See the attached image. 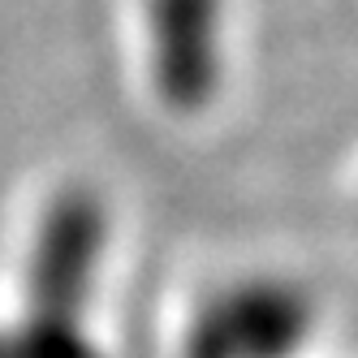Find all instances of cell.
Instances as JSON below:
<instances>
[{
    "mask_svg": "<svg viewBox=\"0 0 358 358\" xmlns=\"http://www.w3.org/2000/svg\"><path fill=\"white\" fill-rule=\"evenodd\" d=\"M311 337V302L285 280L216 294L186 332V358H294Z\"/></svg>",
    "mask_w": 358,
    "mask_h": 358,
    "instance_id": "obj_1",
    "label": "cell"
},
{
    "mask_svg": "<svg viewBox=\"0 0 358 358\" xmlns=\"http://www.w3.org/2000/svg\"><path fill=\"white\" fill-rule=\"evenodd\" d=\"M104 246V212L87 190L61 194L43 216L31 255V315L83 324L95 259Z\"/></svg>",
    "mask_w": 358,
    "mask_h": 358,
    "instance_id": "obj_2",
    "label": "cell"
},
{
    "mask_svg": "<svg viewBox=\"0 0 358 358\" xmlns=\"http://www.w3.org/2000/svg\"><path fill=\"white\" fill-rule=\"evenodd\" d=\"M156 83L177 108H199L212 95L216 0H156Z\"/></svg>",
    "mask_w": 358,
    "mask_h": 358,
    "instance_id": "obj_3",
    "label": "cell"
},
{
    "mask_svg": "<svg viewBox=\"0 0 358 358\" xmlns=\"http://www.w3.org/2000/svg\"><path fill=\"white\" fill-rule=\"evenodd\" d=\"M0 358H99L83 337V324L27 315L13 332H0Z\"/></svg>",
    "mask_w": 358,
    "mask_h": 358,
    "instance_id": "obj_4",
    "label": "cell"
}]
</instances>
